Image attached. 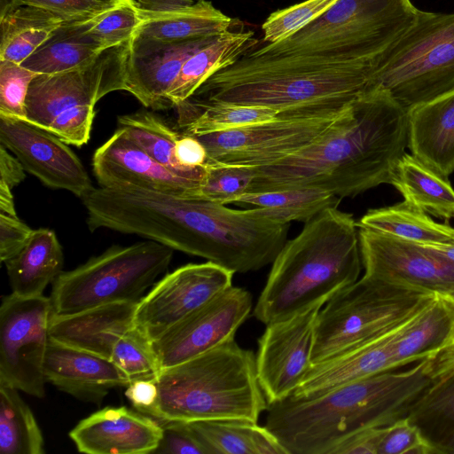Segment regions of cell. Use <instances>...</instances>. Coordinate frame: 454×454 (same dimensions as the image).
<instances>
[{"mask_svg": "<svg viewBox=\"0 0 454 454\" xmlns=\"http://www.w3.org/2000/svg\"><path fill=\"white\" fill-rule=\"evenodd\" d=\"M407 144V112L386 91L372 90L352 102L317 142L256 168L249 192L313 187L355 197L390 183Z\"/></svg>", "mask_w": 454, "mask_h": 454, "instance_id": "obj_1", "label": "cell"}, {"mask_svg": "<svg viewBox=\"0 0 454 454\" xmlns=\"http://www.w3.org/2000/svg\"><path fill=\"white\" fill-rule=\"evenodd\" d=\"M388 370L318 395L268 405L265 427L288 454H333L351 435L406 417L431 383L430 359L405 371Z\"/></svg>", "mask_w": 454, "mask_h": 454, "instance_id": "obj_2", "label": "cell"}, {"mask_svg": "<svg viewBox=\"0 0 454 454\" xmlns=\"http://www.w3.org/2000/svg\"><path fill=\"white\" fill-rule=\"evenodd\" d=\"M380 56L361 59L246 53L211 75L191 97L269 107L278 114L342 109L372 91Z\"/></svg>", "mask_w": 454, "mask_h": 454, "instance_id": "obj_3", "label": "cell"}, {"mask_svg": "<svg viewBox=\"0 0 454 454\" xmlns=\"http://www.w3.org/2000/svg\"><path fill=\"white\" fill-rule=\"evenodd\" d=\"M362 266L353 215L328 207L284 244L272 262L254 316L268 325L322 308L358 280Z\"/></svg>", "mask_w": 454, "mask_h": 454, "instance_id": "obj_4", "label": "cell"}, {"mask_svg": "<svg viewBox=\"0 0 454 454\" xmlns=\"http://www.w3.org/2000/svg\"><path fill=\"white\" fill-rule=\"evenodd\" d=\"M156 382L155 419L257 423L268 409L257 379L255 355L234 340L161 370Z\"/></svg>", "mask_w": 454, "mask_h": 454, "instance_id": "obj_5", "label": "cell"}, {"mask_svg": "<svg viewBox=\"0 0 454 454\" xmlns=\"http://www.w3.org/2000/svg\"><path fill=\"white\" fill-rule=\"evenodd\" d=\"M419 12L411 0H338L291 36L247 54L372 59L415 23Z\"/></svg>", "mask_w": 454, "mask_h": 454, "instance_id": "obj_6", "label": "cell"}, {"mask_svg": "<svg viewBox=\"0 0 454 454\" xmlns=\"http://www.w3.org/2000/svg\"><path fill=\"white\" fill-rule=\"evenodd\" d=\"M131 39L102 50L80 67L35 76L27 95L25 121L67 145L87 144L96 103L111 92L126 90Z\"/></svg>", "mask_w": 454, "mask_h": 454, "instance_id": "obj_7", "label": "cell"}, {"mask_svg": "<svg viewBox=\"0 0 454 454\" xmlns=\"http://www.w3.org/2000/svg\"><path fill=\"white\" fill-rule=\"evenodd\" d=\"M435 294L363 276L319 310L311 364L358 348L400 327Z\"/></svg>", "mask_w": 454, "mask_h": 454, "instance_id": "obj_8", "label": "cell"}, {"mask_svg": "<svg viewBox=\"0 0 454 454\" xmlns=\"http://www.w3.org/2000/svg\"><path fill=\"white\" fill-rule=\"evenodd\" d=\"M372 90L406 112L454 90V12L419 10L415 23L380 56Z\"/></svg>", "mask_w": 454, "mask_h": 454, "instance_id": "obj_9", "label": "cell"}, {"mask_svg": "<svg viewBox=\"0 0 454 454\" xmlns=\"http://www.w3.org/2000/svg\"><path fill=\"white\" fill-rule=\"evenodd\" d=\"M174 249L150 240L112 246L52 282L53 316L121 301L137 302L168 268Z\"/></svg>", "mask_w": 454, "mask_h": 454, "instance_id": "obj_10", "label": "cell"}, {"mask_svg": "<svg viewBox=\"0 0 454 454\" xmlns=\"http://www.w3.org/2000/svg\"><path fill=\"white\" fill-rule=\"evenodd\" d=\"M348 106L337 110L279 114L270 121L195 137L206 148L207 162L262 168L320 140Z\"/></svg>", "mask_w": 454, "mask_h": 454, "instance_id": "obj_11", "label": "cell"}, {"mask_svg": "<svg viewBox=\"0 0 454 454\" xmlns=\"http://www.w3.org/2000/svg\"><path fill=\"white\" fill-rule=\"evenodd\" d=\"M52 316L50 297L5 295L0 306V383L43 398Z\"/></svg>", "mask_w": 454, "mask_h": 454, "instance_id": "obj_12", "label": "cell"}, {"mask_svg": "<svg viewBox=\"0 0 454 454\" xmlns=\"http://www.w3.org/2000/svg\"><path fill=\"white\" fill-rule=\"evenodd\" d=\"M233 272L212 262L188 263L157 281L137 302L134 325L152 341L232 286Z\"/></svg>", "mask_w": 454, "mask_h": 454, "instance_id": "obj_13", "label": "cell"}, {"mask_svg": "<svg viewBox=\"0 0 454 454\" xmlns=\"http://www.w3.org/2000/svg\"><path fill=\"white\" fill-rule=\"evenodd\" d=\"M252 305L253 298L247 290L231 286L183 318L153 341L161 369L234 340Z\"/></svg>", "mask_w": 454, "mask_h": 454, "instance_id": "obj_14", "label": "cell"}, {"mask_svg": "<svg viewBox=\"0 0 454 454\" xmlns=\"http://www.w3.org/2000/svg\"><path fill=\"white\" fill-rule=\"evenodd\" d=\"M358 236L364 276L434 294L454 293V264L425 245L364 228Z\"/></svg>", "mask_w": 454, "mask_h": 454, "instance_id": "obj_15", "label": "cell"}, {"mask_svg": "<svg viewBox=\"0 0 454 454\" xmlns=\"http://www.w3.org/2000/svg\"><path fill=\"white\" fill-rule=\"evenodd\" d=\"M320 309L315 308L266 325L258 340L255 364L268 405L293 395L309 372Z\"/></svg>", "mask_w": 454, "mask_h": 454, "instance_id": "obj_16", "label": "cell"}, {"mask_svg": "<svg viewBox=\"0 0 454 454\" xmlns=\"http://www.w3.org/2000/svg\"><path fill=\"white\" fill-rule=\"evenodd\" d=\"M0 145L44 185L82 198L93 188L87 170L67 143L23 119L0 115Z\"/></svg>", "mask_w": 454, "mask_h": 454, "instance_id": "obj_17", "label": "cell"}, {"mask_svg": "<svg viewBox=\"0 0 454 454\" xmlns=\"http://www.w3.org/2000/svg\"><path fill=\"white\" fill-rule=\"evenodd\" d=\"M92 169L100 187L199 197L200 183L181 177L158 163L120 128L95 151Z\"/></svg>", "mask_w": 454, "mask_h": 454, "instance_id": "obj_18", "label": "cell"}, {"mask_svg": "<svg viewBox=\"0 0 454 454\" xmlns=\"http://www.w3.org/2000/svg\"><path fill=\"white\" fill-rule=\"evenodd\" d=\"M217 36L167 42L135 35L130 41L126 91L147 108L173 107L168 93L184 62Z\"/></svg>", "mask_w": 454, "mask_h": 454, "instance_id": "obj_19", "label": "cell"}, {"mask_svg": "<svg viewBox=\"0 0 454 454\" xmlns=\"http://www.w3.org/2000/svg\"><path fill=\"white\" fill-rule=\"evenodd\" d=\"M162 436L160 422L127 407H105L82 419L69 437L88 454L153 453Z\"/></svg>", "mask_w": 454, "mask_h": 454, "instance_id": "obj_20", "label": "cell"}, {"mask_svg": "<svg viewBox=\"0 0 454 454\" xmlns=\"http://www.w3.org/2000/svg\"><path fill=\"white\" fill-rule=\"evenodd\" d=\"M47 382L83 401L100 404L108 392L130 382L110 360L50 339L43 363Z\"/></svg>", "mask_w": 454, "mask_h": 454, "instance_id": "obj_21", "label": "cell"}, {"mask_svg": "<svg viewBox=\"0 0 454 454\" xmlns=\"http://www.w3.org/2000/svg\"><path fill=\"white\" fill-rule=\"evenodd\" d=\"M137 302H114L71 315H52L50 339L110 359L116 342L135 325Z\"/></svg>", "mask_w": 454, "mask_h": 454, "instance_id": "obj_22", "label": "cell"}, {"mask_svg": "<svg viewBox=\"0 0 454 454\" xmlns=\"http://www.w3.org/2000/svg\"><path fill=\"white\" fill-rule=\"evenodd\" d=\"M411 154L449 178L454 172V90L407 111Z\"/></svg>", "mask_w": 454, "mask_h": 454, "instance_id": "obj_23", "label": "cell"}, {"mask_svg": "<svg viewBox=\"0 0 454 454\" xmlns=\"http://www.w3.org/2000/svg\"><path fill=\"white\" fill-rule=\"evenodd\" d=\"M403 325L358 348L311 364L293 396H316L343 384L395 370L393 343Z\"/></svg>", "mask_w": 454, "mask_h": 454, "instance_id": "obj_24", "label": "cell"}, {"mask_svg": "<svg viewBox=\"0 0 454 454\" xmlns=\"http://www.w3.org/2000/svg\"><path fill=\"white\" fill-rule=\"evenodd\" d=\"M453 340L454 303L435 294L398 332L393 343V369L434 357Z\"/></svg>", "mask_w": 454, "mask_h": 454, "instance_id": "obj_25", "label": "cell"}, {"mask_svg": "<svg viewBox=\"0 0 454 454\" xmlns=\"http://www.w3.org/2000/svg\"><path fill=\"white\" fill-rule=\"evenodd\" d=\"M254 35V31L239 26L192 54L168 93L173 107L190 98L211 75L254 49L258 43Z\"/></svg>", "mask_w": 454, "mask_h": 454, "instance_id": "obj_26", "label": "cell"}, {"mask_svg": "<svg viewBox=\"0 0 454 454\" xmlns=\"http://www.w3.org/2000/svg\"><path fill=\"white\" fill-rule=\"evenodd\" d=\"M4 263L12 293L35 297L43 295L45 287L62 272L64 253L56 233L40 228L34 230L22 250Z\"/></svg>", "mask_w": 454, "mask_h": 454, "instance_id": "obj_27", "label": "cell"}, {"mask_svg": "<svg viewBox=\"0 0 454 454\" xmlns=\"http://www.w3.org/2000/svg\"><path fill=\"white\" fill-rule=\"evenodd\" d=\"M406 418L432 454H454V368L433 379Z\"/></svg>", "mask_w": 454, "mask_h": 454, "instance_id": "obj_28", "label": "cell"}, {"mask_svg": "<svg viewBox=\"0 0 454 454\" xmlns=\"http://www.w3.org/2000/svg\"><path fill=\"white\" fill-rule=\"evenodd\" d=\"M389 184L414 207L445 222L454 219V188L449 178L411 153H405L400 158Z\"/></svg>", "mask_w": 454, "mask_h": 454, "instance_id": "obj_29", "label": "cell"}, {"mask_svg": "<svg viewBox=\"0 0 454 454\" xmlns=\"http://www.w3.org/2000/svg\"><path fill=\"white\" fill-rule=\"evenodd\" d=\"M239 27V21L217 9L209 0L163 14L148 17L135 35L175 42L217 36Z\"/></svg>", "mask_w": 454, "mask_h": 454, "instance_id": "obj_30", "label": "cell"}, {"mask_svg": "<svg viewBox=\"0 0 454 454\" xmlns=\"http://www.w3.org/2000/svg\"><path fill=\"white\" fill-rule=\"evenodd\" d=\"M358 228L375 231L422 245H454V228L435 222L406 201L369 209L356 222Z\"/></svg>", "mask_w": 454, "mask_h": 454, "instance_id": "obj_31", "label": "cell"}, {"mask_svg": "<svg viewBox=\"0 0 454 454\" xmlns=\"http://www.w3.org/2000/svg\"><path fill=\"white\" fill-rule=\"evenodd\" d=\"M207 454H288L264 426L233 420L187 422Z\"/></svg>", "mask_w": 454, "mask_h": 454, "instance_id": "obj_32", "label": "cell"}, {"mask_svg": "<svg viewBox=\"0 0 454 454\" xmlns=\"http://www.w3.org/2000/svg\"><path fill=\"white\" fill-rule=\"evenodd\" d=\"M177 124L184 133L201 136L226 131L276 119L269 107L227 102H207L192 97L175 106Z\"/></svg>", "mask_w": 454, "mask_h": 454, "instance_id": "obj_33", "label": "cell"}, {"mask_svg": "<svg viewBox=\"0 0 454 454\" xmlns=\"http://www.w3.org/2000/svg\"><path fill=\"white\" fill-rule=\"evenodd\" d=\"M118 128L160 165L176 175L202 183L206 164L185 168L176 158V144L180 133L172 129L163 118L148 110H138L117 118Z\"/></svg>", "mask_w": 454, "mask_h": 454, "instance_id": "obj_34", "label": "cell"}, {"mask_svg": "<svg viewBox=\"0 0 454 454\" xmlns=\"http://www.w3.org/2000/svg\"><path fill=\"white\" fill-rule=\"evenodd\" d=\"M66 20L49 11L21 5L0 16V60L21 64Z\"/></svg>", "mask_w": 454, "mask_h": 454, "instance_id": "obj_35", "label": "cell"}, {"mask_svg": "<svg viewBox=\"0 0 454 454\" xmlns=\"http://www.w3.org/2000/svg\"><path fill=\"white\" fill-rule=\"evenodd\" d=\"M86 20H66L20 65L39 74H53L90 62L104 49L86 34Z\"/></svg>", "mask_w": 454, "mask_h": 454, "instance_id": "obj_36", "label": "cell"}, {"mask_svg": "<svg viewBox=\"0 0 454 454\" xmlns=\"http://www.w3.org/2000/svg\"><path fill=\"white\" fill-rule=\"evenodd\" d=\"M341 198L329 191L313 188H291L269 192H248L234 204L251 205L266 208L279 223L292 221L306 223L328 207H338Z\"/></svg>", "mask_w": 454, "mask_h": 454, "instance_id": "obj_37", "label": "cell"}, {"mask_svg": "<svg viewBox=\"0 0 454 454\" xmlns=\"http://www.w3.org/2000/svg\"><path fill=\"white\" fill-rule=\"evenodd\" d=\"M1 454H43V433L18 389L0 383Z\"/></svg>", "mask_w": 454, "mask_h": 454, "instance_id": "obj_38", "label": "cell"}, {"mask_svg": "<svg viewBox=\"0 0 454 454\" xmlns=\"http://www.w3.org/2000/svg\"><path fill=\"white\" fill-rule=\"evenodd\" d=\"M143 21L136 0H115L85 20V32L101 49H106L130 40Z\"/></svg>", "mask_w": 454, "mask_h": 454, "instance_id": "obj_39", "label": "cell"}, {"mask_svg": "<svg viewBox=\"0 0 454 454\" xmlns=\"http://www.w3.org/2000/svg\"><path fill=\"white\" fill-rule=\"evenodd\" d=\"M110 360L129 382L157 380L162 370L153 341L135 325L116 342Z\"/></svg>", "mask_w": 454, "mask_h": 454, "instance_id": "obj_40", "label": "cell"}, {"mask_svg": "<svg viewBox=\"0 0 454 454\" xmlns=\"http://www.w3.org/2000/svg\"><path fill=\"white\" fill-rule=\"evenodd\" d=\"M206 168L198 199L223 205L248 192L256 176V168L243 165L207 162Z\"/></svg>", "mask_w": 454, "mask_h": 454, "instance_id": "obj_41", "label": "cell"}, {"mask_svg": "<svg viewBox=\"0 0 454 454\" xmlns=\"http://www.w3.org/2000/svg\"><path fill=\"white\" fill-rule=\"evenodd\" d=\"M338 0H305L272 12L262 25V41L280 42L329 10Z\"/></svg>", "mask_w": 454, "mask_h": 454, "instance_id": "obj_42", "label": "cell"}, {"mask_svg": "<svg viewBox=\"0 0 454 454\" xmlns=\"http://www.w3.org/2000/svg\"><path fill=\"white\" fill-rule=\"evenodd\" d=\"M38 74L20 64L0 60V115L25 120L28 88Z\"/></svg>", "mask_w": 454, "mask_h": 454, "instance_id": "obj_43", "label": "cell"}, {"mask_svg": "<svg viewBox=\"0 0 454 454\" xmlns=\"http://www.w3.org/2000/svg\"><path fill=\"white\" fill-rule=\"evenodd\" d=\"M115 0H0V16L21 5L49 11L65 20L89 19L104 11Z\"/></svg>", "mask_w": 454, "mask_h": 454, "instance_id": "obj_44", "label": "cell"}, {"mask_svg": "<svg viewBox=\"0 0 454 454\" xmlns=\"http://www.w3.org/2000/svg\"><path fill=\"white\" fill-rule=\"evenodd\" d=\"M377 454H432L418 428L406 417L382 427Z\"/></svg>", "mask_w": 454, "mask_h": 454, "instance_id": "obj_45", "label": "cell"}, {"mask_svg": "<svg viewBox=\"0 0 454 454\" xmlns=\"http://www.w3.org/2000/svg\"><path fill=\"white\" fill-rule=\"evenodd\" d=\"M157 420L162 427V436L153 453L207 454L187 422Z\"/></svg>", "mask_w": 454, "mask_h": 454, "instance_id": "obj_46", "label": "cell"}, {"mask_svg": "<svg viewBox=\"0 0 454 454\" xmlns=\"http://www.w3.org/2000/svg\"><path fill=\"white\" fill-rule=\"evenodd\" d=\"M33 231L18 215L0 214V259L5 262L20 253Z\"/></svg>", "mask_w": 454, "mask_h": 454, "instance_id": "obj_47", "label": "cell"}, {"mask_svg": "<svg viewBox=\"0 0 454 454\" xmlns=\"http://www.w3.org/2000/svg\"><path fill=\"white\" fill-rule=\"evenodd\" d=\"M125 395L139 412L154 418L159 401L156 380H137L127 387Z\"/></svg>", "mask_w": 454, "mask_h": 454, "instance_id": "obj_48", "label": "cell"}, {"mask_svg": "<svg viewBox=\"0 0 454 454\" xmlns=\"http://www.w3.org/2000/svg\"><path fill=\"white\" fill-rule=\"evenodd\" d=\"M176 158L185 168H197L206 164L207 153L195 136L181 132L176 144Z\"/></svg>", "mask_w": 454, "mask_h": 454, "instance_id": "obj_49", "label": "cell"}, {"mask_svg": "<svg viewBox=\"0 0 454 454\" xmlns=\"http://www.w3.org/2000/svg\"><path fill=\"white\" fill-rule=\"evenodd\" d=\"M381 430L382 427L360 431L340 443L333 454H377Z\"/></svg>", "mask_w": 454, "mask_h": 454, "instance_id": "obj_50", "label": "cell"}, {"mask_svg": "<svg viewBox=\"0 0 454 454\" xmlns=\"http://www.w3.org/2000/svg\"><path fill=\"white\" fill-rule=\"evenodd\" d=\"M25 171L20 161L0 145V184L12 190L25 179Z\"/></svg>", "mask_w": 454, "mask_h": 454, "instance_id": "obj_51", "label": "cell"}, {"mask_svg": "<svg viewBox=\"0 0 454 454\" xmlns=\"http://www.w3.org/2000/svg\"><path fill=\"white\" fill-rule=\"evenodd\" d=\"M144 18L171 12L193 4L195 0H136Z\"/></svg>", "mask_w": 454, "mask_h": 454, "instance_id": "obj_52", "label": "cell"}, {"mask_svg": "<svg viewBox=\"0 0 454 454\" xmlns=\"http://www.w3.org/2000/svg\"><path fill=\"white\" fill-rule=\"evenodd\" d=\"M430 359V372L435 378L454 368V340Z\"/></svg>", "mask_w": 454, "mask_h": 454, "instance_id": "obj_53", "label": "cell"}, {"mask_svg": "<svg viewBox=\"0 0 454 454\" xmlns=\"http://www.w3.org/2000/svg\"><path fill=\"white\" fill-rule=\"evenodd\" d=\"M0 214L17 215L12 190L0 184Z\"/></svg>", "mask_w": 454, "mask_h": 454, "instance_id": "obj_54", "label": "cell"}, {"mask_svg": "<svg viewBox=\"0 0 454 454\" xmlns=\"http://www.w3.org/2000/svg\"><path fill=\"white\" fill-rule=\"evenodd\" d=\"M425 246L427 247L436 255L454 264V245Z\"/></svg>", "mask_w": 454, "mask_h": 454, "instance_id": "obj_55", "label": "cell"}, {"mask_svg": "<svg viewBox=\"0 0 454 454\" xmlns=\"http://www.w3.org/2000/svg\"><path fill=\"white\" fill-rule=\"evenodd\" d=\"M447 297L454 303V293L450 295H447Z\"/></svg>", "mask_w": 454, "mask_h": 454, "instance_id": "obj_56", "label": "cell"}]
</instances>
